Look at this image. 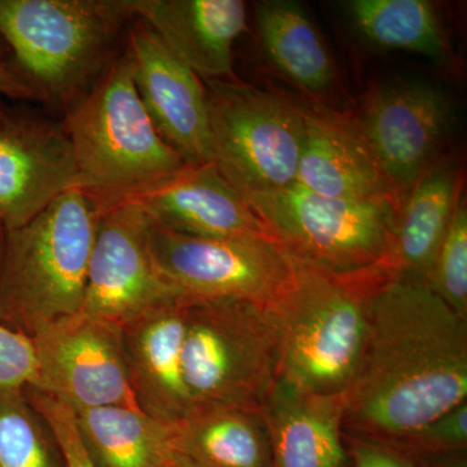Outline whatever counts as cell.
<instances>
[{
  "label": "cell",
  "mask_w": 467,
  "mask_h": 467,
  "mask_svg": "<svg viewBox=\"0 0 467 467\" xmlns=\"http://www.w3.org/2000/svg\"><path fill=\"white\" fill-rule=\"evenodd\" d=\"M129 0H0V38L36 100L64 112L115 58Z\"/></svg>",
  "instance_id": "cell-3"
},
{
  "label": "cell",
  "mask_w": 467,
  "mask_h": 467,
  "mask_svg": "<svg viewBox=\"0 0 467 467\" xmlns=\"http://www.w3.org/2000/svg\"><path fill=\"white\" fill-rule=\"evenodd\" d=\"M356 119L402 204L434 161L450 126V101L435 86L401 82L374 91Z\"/></svg>",
  "instance_id": "cell-14"
},
{
  "label": "cell",
  "mask_w": 467,
  "mask_h": 467,
  "mask_svg": "<svg viewBox=\"0 0 467 467\" xmlns=\"http://www.w3.org/2000/svg\"><path fill=\"white\" fill-rule=\"evenodd\" d=\"M129 5L202 79L233 76L234 43L247 29L244 2L129 0Z\"/></svg>",
  "instance_id": "cell-18"
},
{
  "label": "cell",
  "mask_w": 467,
  "mask_h": 467,
  "mask_svg": "<svg viewBox=\"0 0 467 467\" xmlns=\"http://www.w3.org/2000/svg\"><path fill=\"white\" fill-rule=\"evenodd\" d=\"M0 95L11 99L36 100V92L17 72L5 43L0 38Z\"/></svg>",
  "instance_id": "cell-31"
},
{
  "label": "cell",
  "mask_w": 467,
  "mask_h": 467,
  "mask_svg": "<svg viewBox=\"0 0 467 467\" xmlns=\"http://www.w3.org/2000/svg\"><path fill=\"white\" fill-rule=\"evenodd\" d=\"M425 284L467 321V208L462 195Z\"/></svg>",
  "instance_id": "cell-26"
},
{
  "label": "cell",
  "mask_w": 467,
  "mask_h": 467,
  "mask_svg": "<svg viewBox=\"0 0 467 467\" xmlns=\"http://www.w3.org/2000/svg\"><path fill=\"white\" fill-rule=\"evenodd\" d=\"M119 201L137 205L150 223L169 232L201 238L275 239L214 162L186 164L174 174Z\"/></svg>",
  "instance_id": "cell-15"
},
{
  "label": "cell",
  "mask_w": 467,
  "mask_h": 467,
  "mask_svg": "<svg viewBox=\"0 0 467 467\" xmlns=\"http://www.w3.org/2000/svg\"><path fill=\"white\" fill-rule=\"evenodd\" d=\"M36 378V358L26 334L0 322V389H26Z\"/></svg>",
  "instance_id": "cell-29"
},
{
  "label": "cell",
  "mask_w": 467,
  "mask_h": 467,
  "mask_svg": "<svg viewBox=\"0 0 467 467\" xmlns=\"http://www.w3.org/2000/svg\"><path fill=\"white\" fill-rule=\"evenodd\" d=\"M98 213L94 199L76 186L26 225L7 230L0 275L2 324L29 337L39 325L81 310Z\"/></svg>",
  "instance_id": "cell-5"
},
{
  "label": "cell",
  "mask_w": 467,
  "mask_h": 467,
  "mask_svg": "<svg viewBox=\"0 0 467 467\" xmlns=\"http://www.w3.org/2000/svg\"><path fill=\"white\" fill-rule=\"evenodd\" d=\"M418 457L422 467H467L465 451Z\"/></svg>",
  "instance_id": "cell-32"
},
{
  "label": "cell",
  "mask_w": 467,
  "mask_h": 467,
  "mask_svg": "<svg viewBox=\"0 0 467 467\" xmlns=\"http://www.w3.org/2000/svg\"><path fill=\"white\" fill-rule=\"evenodd\" d=\"M128 27L135 88L159 134L186 164L214 162L202 79L143 20Z\"/></svg>",
  "instance_id": "cell-13"
},
{
  "label": "cell",
  "mask_w": 467,
  "mask_h": 467,
  "mask_svg": "<svg viewBox=\"0 0 467 467\" xmlns=\"http://www.w3.org/2000/svg\"><path fill=\"white\" fill-rule=\"evenodd\" d=\"M75 416L97 467H168L177 454L175 426L160 422L140 408H82L76 409Z\"/></svg>",
  "instance_id": "cell-21"
},
{
  "label": "cell",
  "mask_w": 467,
  "mask_h": 467,
  "mask_svg": "<svg viewBox=\"0 0 467 467\" xmlns=\"http://www.w3.org/2000/svg\"><path fill=\"white\" fill-rule=\"evenodd\" d=\"M97 205L81 312L124 326L153 306L184 296L153 264L146 214L125 201Z\"/></svg>",
  "instance_id": "cell-11"
},
{
  "label": "cell",
  "mask_w": 467,
  "mask_h": 467,
  "mask_svg": "<svg viewBox=\"0 0 467 467\" xmlns=\"http://www.w3.org/2000/svg\"><path fill=\"white\" fill-rule=\"evenodd\" d=\"M292 260L290 285L272 306L278 379L315 395H344L364 355L371 300L395 276L386 267L340 275Z\"/></svg>",
  "instance_id": "cell-2"
},
{
  "label": "cell",
  "mask_w": 467,
  "mask_h": 467,
  "mask_svg": "<svg viewBox=\"0 0 467 467\" xmlns=\"http://www.w3.org/2000/svg\"><path fill=\"white\" fill-rule=\"evenodd\" d=\"M467 401V321L422 281L371 300L364 355L344 393L343 434L396 445Z\"/></svg>",
  "instance_id": "cell-1"
},
{
  "label": "cell",
  "mask_w": 467,
  "mask_h": 467,
  "mask_svg": "<svg viewBox=\"0 0 467 467\" xmlns=\"http://www.w3.org/2000/svg\"><path fill=\"white\" fill-rule=\"evenodd\" d=\"M461 175L453 162L432 161L405 196L389 257L395 278L426 281L462 195Z\"/></svg>",
  "instance_id": "cell-20"
},
{
  "label": "cell",
  "mask_w": 467,
  "mask_h": 467,
  "mask_svg": "<svg viewBox=\"0 0 467 467\" xmlns=\"http://www.w3.org/2000/svg\"><path fill=\"white\" fill-rule=\"evenodd\" d=\"M79 186L63 122L0 100V221L26 225L61 192Z\"/></svg>",
  "instance_id": "cell-12"
},
{
  "label": "cell",
  "mask_w": 467,
  "mask_h": 467,
  "mask_svg": "<svg viewBox=\"0 0 467 467\" xmlns=\"http://www.w3.org/2000/svg\"><path fill=\"white\" fill-rule=\"evenodd\" d=\"M26 393L51 432L66 467H97L79 435L75 410L63 401L36 389H26Z\"/></svg>",
  "instance_id": "cell-27"
},
{
  "label": "cell",
  "mask_w": 467,
  "mask_h": 467,
  "mask_svg": "<svg viewBox=\"0 0 467 467\" xmlns=\"http://www.w3.org/2000/svg\"><path fill=\"white\" fill-rule=\"evenodd\" d=\"M61 122L75 155L79 187L98 204L146 189L186 165L144 109L126 50L66 110Z\"/></svg>",
  "instance_id": "cell-4"
},
{
  "label": "cell",
  "mask_w": 467,
  "mask_h": 467,
  "mask_svg": "<svg viewBox=\"0 0 467 467\" xmlns=\"http://www.w3.org/2000/svg\"><path fill=\"white\" fill-rule=\"evenodd\" d=\"M243 199L292 259L340 275L391 273L399 202L326 198L296 182Z\"/></svg>",
  "instance_id": "cell-7"
},
{
  "label": "cell",
  "mask_w": 467,
  "mask_h": 467,
  "mask_svg": "<svg viewBox=\"0 0 467 467\" xmlns=\"http://www.w3.org/2000/svg\"><path fill=\"white\" fill-rule=\"evenodd\" d=\"M36 378L27 389L72 409L138 408L126 371L122 326L81 310L46 322L29 335Z\"/></svg>",
  "instance_id": "cell-10"
},
{
  "label": "cell",
  "mask_w": 467,
  "mask_h": 467,
  "mask_svg": "<svg viewBox=\"0 0 467 467\" xmlns=\"http://www.w3.org/2000/svg\"><path fill=\"white\" fill-rule=\"evenodd\" d=\"M26 389H0V467H57Z\"/></svg>",
  "instance_id": "cell-25"
},
{
  "label": "cell",
  "mask_w": 467,
  "mask_h": 467,
  "mask_svg": "<svg viewBox=\"0 0 467 467\" xmlns=\"http://www.w3.org/2000/svg\"><path fill=\"white\" fill-rule=\"evenodd\" d=\"M347 439L355 467H416L402 451L391 445L349 436Z\"/></svg>",
  "instance_id": "cell-30"
},
{
  "label": "cell",
  "mask_w": 467,
  "mask_h": 467,
  "mask_svg": "<svg viewBox=\"0 0 467 467\" xmlns=\"http://www.w3.org/2000/svg\"><path fill=\"white\" fill-rule=\"evenodd\" d=\"M263 413L270 467H346L344 395H315L276 379Z\"/></svg>",
  "instance_id": "cell-19"
},
{
  "label": "cell",
  "mask_w": 467,
  "mask_h": 467,
  "mask_svg": "<svg viewBox=\"0 0 467 467\" xmlns=\"http://www.w3.org/2000/svg\"><path fill=\"white\" fill-rule=\"evenodd\" d=\"M214 164L242 196L296 181L303 109L234 79H202Z\"/></svg>",
  "instance_id": "cell-8"
},
{
  "label": "cell",
  "mask_w": 467,
  "mask_h": 467,
  "mask_svg": "<svg viewBox=\"0 0 467 467\" xmlns=\"http://www.w3.org/2000/svg\"><path fill=\"white\" fill-rule=\"evenodd\" d=\"M168 467H204L199 465V463L193 462V461L187 459V457L181 456V454H175L173 461Z\"/></svg>",
  "instance_id": "cell-33"
},
{
  "label": "cell",
  "mask_w": 467,
  "mask_h": 467,
  "mask_svg": "<svg viewBox=\"0 0 467 467\" xmlns=\"http://www.w3.org/2000/svg\"><path fill=\"white\" fill-rule=\"evenodd\" d=\"M303 117L306 134L295 182L326 198L401 204L356 117L322 106L303 109Z\"/></svg>",
  "instance_id": "cell-17"
},
{
  "label": "cell",
  "mask_w": 467,
  "mask_h": 467,
  "mask_svg": "<svg viewBox=\"0 0 467 467\" xmlns=\"http://www.w3.org/2000/svg\"><path fill=\"white\" fill-rule=\"evenodd\" d=\"M279 368L272 306L236 299H187L184 383L196 409L263 408Z\"/></svg>",
  "instance_id": "cell-6"
},
{
  "label": "cell",
  "mask_w": 467,
  "mask_h": 467,
  "mask_svg": "<svg viewBox=\"0 0 467 467\" xmlns=\"http://www.w3.org/2000/svg\"><path fill=\"white\" fill-rule=\"evenodd\" d=\"M175 451L204 467H270L263 408H199L175 426Z\"/></svg>",
  "instance_id": "cell-22"
},
{
  "label": "cell",
  "mask_w": 467,
  "mask_h": 467,
  "mask_svg": "<svg viewBox=\"0 0 467 467\" xmlns=\"http://www.w3.org/2000/svg\"><path fill=\"white\" fill-rule=\"evenodd\" d=\"M5 236H7V229L0 221V275H2L3 257H5Z\"/></svg>",
  "instance_id": "cell-34"
},
{
  "label": "cell",
  "mask_w": 467,
  "mask_h": 467,
  "mask_svg": "<svg viewBox=\"0 0 467 467\" xmlns=\"http://www.w3.org/2000/svg\"><path fill=\"white\" fill-rule=\"evenodd\" d=\"M348 9L358 32L379 47L430 58L447 51L434 8L425 0H353Z\"/></svg>",
  "instance_id": "cell-24"
},
{
  "label": "cell",
  "mask_w": 467,
  "mask_h": 467,
  "mask_svg": "<svg viewBox=\"0 0 467 467\" xmlns=\"http://www.w3.org/2000/svg\"><path fill=\"white\" fill-rule=\"evenodd\" d=\"M256 15L261 42L273 66L303 90H327L334 79L333 60L303 5L265 0L256 5Z\"/></svg>",
  "instance_id": "cell-23"
},
{
  "label": "cell",
  "mask_w": 467,
  "mask_h": 467,
  "mask_svg": "<svg viewBox=\"0 0 467 467\" xmlns=\"http://www.w3.org/2000/svg\"><path fill=\"white\" fill-rule=\"evenodd\" d=\"M187 299L160 304L122 326L126 371L137 407L171 426L196 410L182 370Z\"/></svg>",
  "instance_id": "cell-16"
},
{
  "label": "cell",
  "mask_w": 467,
  "mask_h": 467,
  "mask_svg": "<svg viewBox=\"0 0 467 467\" xmlns=\"http://www.w3.org/2000/svg\"><path fill=\"white\" fill-rule=\"evenodd\" d=\"M467 445V401L436 418L429 425L396 445V450L417 456L465 451Z\"/></svg>",
  "instance_id": "cell-28"
},
{
  "label": "cell",
  "mask_w": 467,
  "mask_h": 467,
  "mask_svg": "<svg viewBox=\"0 0 467 467\" xmlns=\"http://www.w3.org/2000/svg\"><path fill=\"white\" fill-rule=\"evenodd\" d=\"M149 243L160 275L190 299L273 306L294 273V260L272 238H201L150 223Z\"/></svg>",
  "instance_id": "cell-9"
}]
</instances>
